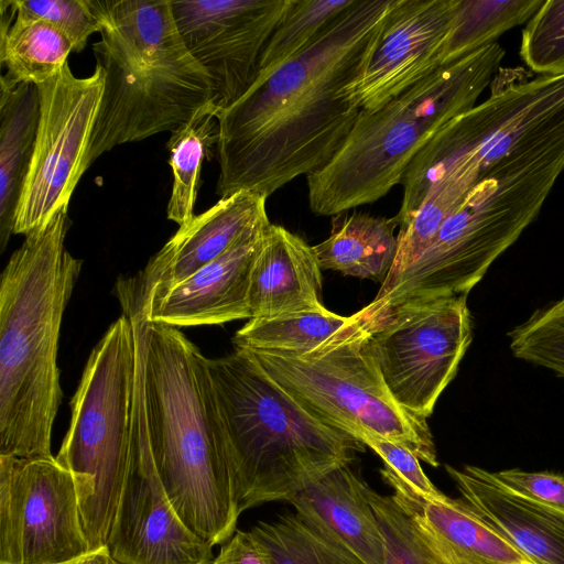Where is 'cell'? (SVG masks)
<instances>
[{
    "mask_svg": "<svg viewBox=\"0 0 564 564\" xmlns=\"http://www.w3.org/2000/svg\"><path fill=\"white\" fill-rule=\"evenodd\" d=\"M349 322L328 310L250 318L235 335L236 348L304 354L321 347Z\"/></svg>",
    "mask_w": 564,
    "mask_h": 564,
    "instance_id": "obj_28",
    "label": "cell"
},
{
    "mask_svg": "<svg viewBox=\"0 0 564 564\" xmlns=\"http://www.w3.org/2000/svg\"><path fill=\"white\" fill-rule=\"evenodd\" d=\"M269 224L246 232L216 260L160 294L143 291L133 276L147 299L149 319L176 328L250 319V273Z\"/></svg>",
    "mask_w": 564,
    "mask_h": 564,
    "instance_id": "obj_17",
    "label": "cell"
},
{
    "mask_svg": "<svg viewBox=\"0 0 564 564\" xmlns=\"http://www.w3.org/2000/svg\"><path fill=\"white\" fill-rule=\"evenodd\" d=\"M392 496L445 564H533L463 499L426 500L402 491Z\"/></svg>",
    "mask_w": 564,
    "mask_h": 564,
    "instance_id": "obj_22",
    "label": "cell"
},
{
    "mask_svg": "<svg viewBox=\"0 0 564 564\" xmlns=\"http://www.w3.org/2000/svg\"><path fill=\"white\" fill-rule=\"evenodd\" d=\"M354 0H291L261 55L263 78L297 55Z\"/></svg>",
    "mask_w": 564,
    "mask_h": 564,
    "instance_id": "obj_30",
    "label": "cell"
},
{
    "mask_svg": "<svg viewBox=\"0 0 564 564\" xmlns=\"http://www.w3.org/2000/svg\"><path fill=\"white\" fill-rule=\"evenodd\" d=\"M235 473L238 510L290 501L329 470L350 464L361 442L321 421L241 348L209 359Z\"/></svg>",
    "mask_w": 564,
    "mask_h": 564,
    "instance_id": "obj_6",
    "label": "cell"
},
{
    "mask_svg": "<svg viewBox=\"0 0 564 564\" xmlns=\"http://www.w3.org/2000/svg\"><path fill=\"white\" fill-rule=\"evenodd\" d=\"M67 212L28 234L0 281V455L52 457L63 397L57 348L83 261L65 247Z\"/></svg>",
    "mask_w": 564,
    "mask_h": 564,
    "instance_id": "obj_3",
    "label": "cell"
},
{
    "mask_svg": "<svg viewBox=\"0 0 564 564\" xmlns=\"http://www.w3.org/2000/svg\"><path fill=\"white\" fill-rule=\"evenodd\" d=\"M322 284L313 247L282 226H265L250 273L251 318L323 311Z\"/></svg>",
    "mask_w": 564,
    "mask_h": 564,
    "instance_id": "obj_20",
    "label": "cell"
},
{
    "mask_svg": "<svg viewBox=\"0 0 564 564\" xmlns=\"http://www.w3.org/2000/svg\"><path fill=\"white\" fill-rule=\"evenodd\" d=\"M445 469L470 509L533 564H564V511L508 490L485 468Z\"/></svg>",
    "mask_w": 564,
    "mask_h": 564,
    "instance_id": "obj_19",
    "label": "cell"
},
{
    "mask_svg": "<svg viewBox=\"0 0 564 564\" xmlns=\"http://www.w3.org/2000/svg\"><path fill=\"white\" fill-rule=\"evenodd\" d=\"M545 0H458L444 64L488 46L508 30L529 21Z\"/></svg>",
    "mask_w": 564,
    "mask_h": 564,
    "instance_id": "obj_29",
    "label": "cell"
},
{
    "mask_svg": "<svg viewBox=\"0 0 564 564\" xmlns=\"http://www.w3.org/2000/svg\"><path fill=\"white\" fill-rule=\"evenodd\" d=\"M291 0H172L182 40L208 75L218 112L256 82L261 55Z\"/></svg>",
    "mask_w": 564,
    "mask_h": 564,
    "instance_id": "obj_15",
    "label": "cell"
},
{
    "mask_svg": "<svg viewBox=\"0 0 564 564\" xmlns=\"http://www.w3.org/2000/svg\"><path fill=\"white\" fill-rule=\"evenodd\" d=\"M458 0H397L376 50L348 86L362 110H376L444 63Z\"/></svg>",
    "mask_w": 564,
    "mask_h": 564,
    "instance_id": "obj_16",
    "label": "cell"
},
{
    "mask_svg": "<svg viewBox=\"0 0 564 564\" xmlns=\"http://www.w3.org/2000/svg\"><path fill=\"white\" fill-rule=\"evenodd\" d=\"M74 52L68 37L39 19L17 14L0 26V62L7 68L1 82L41 85L61 73Z\"/></svg>",
    "mask_w": 564,
    "mask_h": 564,
    "instance_id": "obj_25",
    "label": "cell"
},
{
    "mask_svg": "<svg viewBox=\"0 0 564 564\" xmlns=\"http://www.w3.org/2000/svg\"><path fill=\"white\" fill-rule=\"evenodd\" d=\"M397 0H354L303 51L217 115L223 197H269L324 169L351 132L361 107L348 86L365 69Z\"/></svg>",
    "mask_w": 564,
    "mask_h": 564,
    "instance_id": "obj_1",
    "label": "cell"
},
{
    "mask_svg": "<svg viewBox=\"0 0 564 564\" xmlns=\"http://www.w3.org/2000/svg\"><path fill=\"white\" fill-rule=\"evenodd\" d=\"M397 217L344 212L333 216L329 236L313 246L322 270L383 282L398 250Z\"/></svg>",
    "mask_w": 564,
    "mask_h": 564,
    "instance_id": "obj_24",
    "label": "cell"
},
{
    "mask_svg": "<svg viewBox=\"0 0 564 564\" xmlns=\"http://www.w3.org/2000/svg\"><path fill=\"white\" fill-rule=\"evenodd\" d=\"M520 56L540 76L564 74V0H545L522 31Z\"/></svg>",
    "mask_w": 564,
    "mask_h": 564,
    "instance_id": "obj_33",
    "label": "cell"
},
{
    "mask_svg": "<svg viewBox=\"0 0 564 564\" xmlns=\"http://www.w3.org/2000/svg\"><path fill=\"white\" fill-rule=\"evenodd\" d=\"M100 24L93 44L104 90L87 170L113 148L173 132L212 101L204 68L186 48L172 0H88Z\"/></svg>",
    "mask_w": 564,
    "mask_h": 564,
    "instance_id": "obj_4",
    "label": "cell"
},
{
    "mask_svg": "<svg viewBox=\"0 0 564 564\" xmlns=\"http://www.w3.org/2000/svg\"><path fill=\"white\" fill-rule=\"evenodd\" d=\"M367 496L384 539L386 564H445L393 496L369 486Z\"/></svg>",
    "mask_w": 564,
    "mask_h": 564,
    "instance_id": "obj_32",
    "label": "cell"
},
{
    "mask_svg": "<svg viewBox=\"0 0 564 564\" xmlns=\"http://www.w3.org/2000/svg\"><path fill=\"white\" fill-rule=\"evenodd\" d=\"M111 556L107 546L90 551L87 554L74 560L55 564H110Z\"/></svg>",
    "mask_w": 564,
    "mask_h": 564,
    "instance_id": "obj_38",
    "label": "cell"
},
{
    "mask_svg": "<svg viewBox=\"0 0 564 564\" xmlns=\"http://www.w3.org/2000/svg\"><path fill=\"white\" fill-rule=\"evenodd\" d=\"M88 552L72 473L54 456L0 455V564H55Z\"/></svg>",
    "mask_w": 564,
    "mask_h": 564,
    "instance_id": "obj_13",
    "label": "cell"
},
{
    "mask_svg": "<svg viewBox=\"0 0 564 564\" xmlns=\"http://www.w3.org/2000/svg\"><path fill=\"white\" fill-rule=\"evenodd\" d=\"M247 351L321 421L355 438L362 431L375 433L438 467L427 420L392 398L365 333L346 325L321 347L304 354Z\"/></svg>",
    "mask_w": 564,
    "mask_h": 564,
    "instance_id": "obj_10",
    "label": "cell"
},
{
    "mask_svg": "<svg viewBox=\"0 0 564 564\" xmlns=\"http://www.w3.org/2000/svg\"><path fill=\"white\" fill-rule=\"evenodd\" d=\"M120 564H213V546L183 522L160 479L147 417L144 361L137 359L128 470L106 544Z\"/></svg>",
    "mask_w": 564,
    "mask_h": 564,
    "instance_id": "obj_14",
    "label": "cell"
},
{
    "mask_svg": "<svg viewBox=\"0 0 564 564\" xmlns=\"http://www.w3.org/2000/svg\"><path fill=\"white\" fill-rule=\"evenodd\" d=\"M213 564H272V562L251 531L237 529L221 546Z\"/></svg>",
    "mask_w": 564,
    "mask_h": 564,
    "instance_id": "obj_37",
    "label": "cell"
},
{
    "mask_svg": "<svg viewBox=\"0 0 564 564\" xmlns=\"http://www.w3.org/2000/svg\"><path fill=\"white\" fill-rule=\"evenodd\" d=\"M362 333L392 398L427 419L473 340L467 295L400 307Z\"/></svg>",
    "mask_w": 564,
    "mask_h": 564,
    "instance_id": "obj_11",
    "label": "cell"
},
{
    "mask_svg": "<svg viewBox=\"0 0 564 564\" xmlns=\"http://www.w3.org/2000/svg\"><path fill=\"white\" fill-rule=\"evenodd\" d=\"M508 490L529 500L564 511V476L552 471H525L510 468L492 471Z\"/></svg>",
    "mask_w": 564,
    "mask_h": 564,
    "instance_id": "obj_36",
    "label": "cell"
},
{
    "mask_svg": "<svg viewBox=\"0 0 564 564\" xmlns=\"http://www.w3.org/2000/svg\"><path fill=\"white\" fill-rule=\"evenodd\" d=\"M503 56L495 42L442 65L382 107L361 110L334 159L307 175L311 210L335 216L388 194L423 147L476 105Z\"/></svg>",
    "mask_w": 564,
    "mask_h": 564,
    "instance_id": "obj_7",
    "label": "cell"
},
{
    "mask_svg": "<svg viewBox=\"0 0 564 564\" xmlns=\"http://www.w3.org/2000/svg\"><path fill=\"white\" fill-rule=\"evenodd\" d=\"M529 77L523 68L498 69L489 97L423 147L401 182L400 221L411 220L437 178L453 175L473 188L506 156L564 131V74Z\"/></svg>",
    "mask_w": 564,
    "mask_h": 564,
    "instance_id": "obj_9",
    "label": "cell"
},
{
    "mask_svg": "<svg viewBox=\"0 0 564 564\" xmlns=\"http://www.w3.org/2000/svg\"><path fill=\"white\" fill-rule=\"evenodd\" d=\"M144 391L151 451L183 522L215 546L237 530L235 473L209 358L176 327L144 322Z\"/></svg>",
    "mask_w": 564,
    "mask_h": 564,
    "instance_id": "obj_2",
    "label": "cell"
},
{
    "mask_svg": "<svg viewBox=\"0 0 564 564\" xmlns=\"http://www.w3.org/2000/svg\"><path fill=\"white\" fill-rule=\"evenodd\" d=\"M137 343L127 314L89 355L72 399L67 433L55 456L75 480L90 551L106 546L130 455Z\"/></svg>",
    "mask_w": 564,
    "mask_h": 564,
    "instance_id": "obj_8",
    "label": "cell"
},
{
    "mask_svg": "<svg viewBox=\"0 0 564 564\" xmlns=\"http://www.w3.org/2000/svg\"><path fill=\"white\" fill-rule=\"evenodd\" d=\"M272 564H364L345 545L300 513L286 512L251 530Z\"/></svg>",
    "mask_w": 564,
    "mask_h": 564,
    "instance_id": "obj_27",
    "label": "cell"
},
{
    "mask_svg": "<svg viewBox=\"0 0 564 564\" xmlns=\"http://www.w3.org/2000/svg\"><path fill=\"white\" fill-rule=\"evenodd\" d=\"M367 487L347 464L329 470L289 502L297 513L333 535L364 564H386L384 539Z\"/></svg>",
    "mask_w": 564,
    "mask_h": 564,
    "instance_id": "obj_21",
    "label": "cell"
},
{
    "mask_svg": "<svg viewBox=\"0 0 564 564\" xmlns=\"http://www.w3.org/2000/svg\"><path fill=\"white\" fill-rule=\"evenodd\" d=\"M267 197L240 191L183 226L134 279L141 289L160 294L183 282L223 253L242 235L269 224Z\"/></svg>",
    "mask_w": 564,
    "mask_h": 564,
    "instance_id": "obj_18",
    "label": "cell"
},
{
    "mask_svg": "<svg viewBox=\"0 0 564 564\" xmlns=\"http://www.w3.org/2000/svg\"><path fill=\"white\" fill-rule=\"evenodd\" d=\"M218 109L210 102L185 124L171 132L167 141L169 164L173 172L167 218L178 226L188 224L194 215L202 164L210 158L219 137Z\"/></svg>",
    "mask_w": 564,
    "mask_h": 564,
    "instance_id": "obj_26",
    "label": "cell"
},
{
    "mask_svg": "<svg viewBox=\"0 0 564 564\" xmlns=\"http://www.w3.org/2000/svg\"><path fill=\"white\" fill-rule=\"evenodd\" d=\"M110 564H120L111 557Z\"/></svg>",
    "mask_w": 564,
    "mask_h": 564,
    "instance_id": "obj_39",
    "label": "cell"
},
{
    "mask_svg": "<svg viewBox=\"0 0 564 564\" xmlns=\"http://www.w3.org/2000/svg\"><path fill=\"white\" fill-rule=\"evenodd\" d=\"M0 251L13 234L15 213L32 161L40 119L35 85L0 80Z\"/></svg>",
    "mask_w": 564,
    "mask_h": 564,
    "instance_id": "obj_23",
    "label": "cell"
},
{
    "mask_svg": "<svg viewBox=\"0 0 564 564\" xmlns=\"http://www.w3.org/2000/svg\"><path fill=\"white\" fill-rule=\"evenodd\" d=\"M377 453L384 463L380 474L394 491L408 492L426 500L446 497L423 471L420 459L406 447L375 433L362 431L357 437Z\"/></svg>",
    "mask_w": 564,
    "mask_h": 564,
    "instance_id": "obj_34",
    "label": "cell"
},
{
    "mask_svg": "<svg viewBox=\"0 0 564 564\" xmlns=\"http://www.w3.org/2000/svg\"><path fill=\"white\" fill-rule=\"evenodd\" d=\"M564 171V132L495 164L443 221L427 250L350 316L368 332L400 307L468 295L539 214Z\"/></svg>",
    "mask_w": 564,
    "mask_h": 564,
    "instance_id": "obj_5",
    "label": "cell"
},
{
    "mask_svg": "<svg viewBox=\"0 0 564 564\" xmlns=\"http://www.w3.org/2000/svg\"><path fill=\"white\" fill-rule=\"evenodd\" d=\"M17 14L44 21L62 33L73 44L74 52H82L100 24L88 0H11Z\"/></svg>",
    "mask_w": 564,
    "mask_h": 564,
    "instance_id": "obj_35",
    "label": "cell"
},
{
    "mask_svg": "<svg viewBox=\"0 0 564 564\" xmlns=\"http://www.w3.org/2000/svg\"><path fill=\"white\" fill-rule=\"evenodd\" d=\"M40 119L34 152L15 213L13 234H28L67 212L86 159L99 111L104 70L76 77L68 62L58 75L37 85Z\"/></svg>",
    "mask_w": 564,
    "mask_h": 564,
    "instance_id": "obj_12",
    "label": "cell"
},
{
    "mask_svg": "<svg viewBox=\"0 0 564 564\" xmlns=\"http://www.w3.org/2000/svg\"><path fill=\"white\" fill-rule=\"evenodd\" d=\"M508 337L516 358L564 378V296L535 310Z\"/></svg>",
    "mask_w": 564,
    "mask_h": 564,
    "instance_id": "obj_31",
    "label": "cell"
}]
</instances>
